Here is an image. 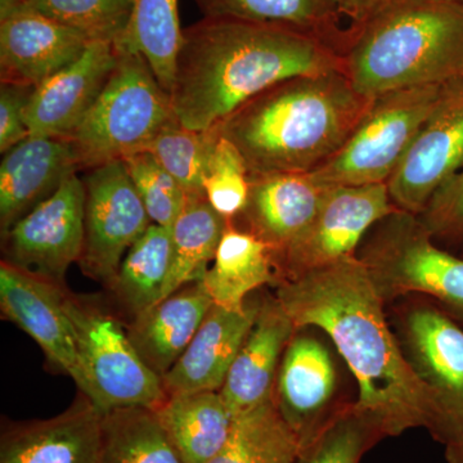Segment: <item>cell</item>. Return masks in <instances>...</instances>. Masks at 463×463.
Returning a JSON list of instances; mask_svg holds the SVG:
<instances>
[{
  "instance_id": "obj_1",
  "label": "cell",
  "mask_w": 463,
  "mask_h": 463,
  "mask_svg": "<svg viewBox=\"0 0 463 463\" xmlns=\"http://www.w3.org/2000/svg\"><path fill=\"white\" fill-rule=\"evenodd\" d=\"M276 298L298 330L330 336L358 383L354 407L397 437L425 428L438 439L441 412L386 321L385 301L361 259L353 257L277 283Z\"/></svg>"
},
{
  "instance_id": "obj_2",
  "label": "cell",
  "mask_w": 463,
  "mask_h": 463,
  "mask_svg": "<svg viewBox=\"0 0 463 463\" xmlns=\"http://www.w3.org/2000/svg\"><path fill=\"white\" fill-rule=\"evenodd\" d=\"M344 71L328 43L285 27L205 17L183 29L170 99L185 128L210 130L272 85Z\"/></svg>"
},
{
  "instance_id": "obj_3",
  "label": "cell",
  "mask_w": 463,
  "mask_h": 463,
  "mask_svg": "<svg viewBox=\"0 0 463 463\" xmlns=\"http://www.w3.org/2000/svg\"><path fill=\"white\" fill-rule=\"evenodd\" d=\"M344 71L298 75L252 97L215 127L250 178L310 173L334 156L373 105Z\"/></svg>"
},
{
  "instance_id": "obj_4",
  "label": "cell",
  "mask_w": 463,
  "mask_h": 463,
  "mask_svg": "<svg viewBox=\"0 0 463 463\" xmlns=\"http://www.w3.org/2000/svg\"><path fill=\"white\" fill-rule=\"evenodd\" d=\"M344 72L365 97L463 78V5L390 0L350 33Z\"/></svg>"
},
{
  "instance_id": "obj_5",
  "label": "cell",
  "mask_w": 463,
  "mask_h": 463,
  "mask_svg": "<svg viewBox=\"0 0 463 463\" xmlns=\"http://www.w3.org/2000/svg\"><path fill=\"white\" fill-rule=\"evenodd\" d=\"M118 57L99 99L72 132L80 170L145 151L175 116L170 94L139 52L118 42Z\"/></svg>"
},
{
  "instance_id": "obj_6",
  "label": "cell",
  "mask_w": 463,
  "mask_h": 463,
  "mask_svg": "<svg viewBox=\"0 0 463 463\" xmlns=\"http://www.w3.org/2000/svg\"><path fill=\"white\" fill-rule=\"evenodd\" d=\"M448 84L404 88L374 97L339 151L310 176L323 188L386 184Z\"/></svg>"
},
{
  "instance_id": "obj_7",
  "label": "cell",
  "mask_w": 463,
  "mask_h": 463,
  "mask_svg": "<svg viewBox=\"0 0 463 463\" xmlns=\"http://www.w3.org/2000/svg\"><path fill=\"white\" fill-rule=\"evenodd\" d=\"M356 257L383 301L420 294L463 319V259L441 250L421 219L403 210L374 225Z\"/></svg>"
},
{
  "instance_id": "obj_8",
  "label": "cell",
  "mask_w": 463,
  "mask_h": 463,
  "mask_svg": "<svg viewBox=\"0 0 463 463\" xmlns=\"http://www.w3.org/2000/svg\"><path fill=\"white\" fill-rule=\"evenodd\" d=\"M65 307L83 371V395L99 412L123 408L156 410L166 401L160 374L142 361L114 316L67 289Z\"/></svg>"
},
{
  "instance_id": "obj_9",
  "label": "cell",
  "mask_w": 463,
  "mask_h": 463,
  "mask_svg": "<svg viewBox=\"0 0 463 463\" xmlns=\"http://www.w3.org/2000/svg\"><path fill=\"white\" fill-rule=\"evenodd\" d=\"M397 210L386 184L326 188L312 224L273 258L276 283L356 257L368 232Z\"/></svg>"
},
{
  "instance_id": "obj_10",
  "label": "cell",
  "mask_w": 463,
  "mask_h": 463,
  "mask_svg": "<svg viewBox=\"0 0 463 463\" xmlns=\"http://www.w3.org/2000/svg\"><path fill=\"white\" fill-rule=\"evenodd\" d=\"M81 270L109 288L128 250L152 224L123 160L85 170Z\"/></svg>"
},
{
  "instance_id": "obj_11",
  "label": "cell",
  "mask_w": 463,
  "mask_h": 463,
  "mask_svg": "<svg viewBox=\"0 0 463 463\" xmlns=\"http://www.w3.org/2000/svg\"><path fill=\"white\" fill-rule=\"evenodd\" d=\"M83 179L70 176L60 190L2 234V260L66 288V274L84 246Z\"/></svg>"
},
{
  "instance_id": "obj_12",
  "label": "cell",
  "mask_w": 463,
  "mask_h": 463,
  "mask_svg": "<svg viewBox=\"0 0 463 463\" xmlns=\"http://www.w3.org/2000/svg\"><path fill=\"white\" fill-rule=\"evenodd\" d=\"M463 165V78L450 81L386 182L399 210L420 216Z\"/></svg>"
},
{
  "instance_id": "obj_13",
  "label": "cell",
  "mask_w": 463,
  "mask_h": 463,
  "mask_svg": "<svg viewBox=\"0 0 463 463\" xmlns=\"http://www.w3.org/2000/svg\"><path fill=\"white\" fill-rule=\"evenodd\" d=\"M404 350L413 370L437 398L441 412L438 440L463 438V330L431 306L410 307L402 319Z\"/></svg>"
},
{
  "instance_id": "obj_14",
  "label": "cell",
  "mask_w": 463,
  "mask_h": 463,
  "mask_svg": "<svg viewBox=\"0 0 463 463\" xmlns=\"http://www.w3.org/2000/svg\"><path fill=\"white\" fill-rule=\"evenodd\" d=\"M66 288L39 279L2 260L0 309L2 315L26 332L57 370L75 381L81 394L85 381L74 327L65 307Z\"/></svg>"
},
{
  "instance_id": "obj_15",
  "label": "cell",
  "mask_w": 463,
  "mask_h": 463,
  "mask_svg": "<svg viewBox=\"0 0 463 463\" xmlns=\"http://www.w3.org/2000/svg\"><path fill=\"white\" fill-rule=\"evenodd\" d=\"M337 374L327 347L298 330L283 353L273 401L306 447L341 405L335 404Z\"/></svg>"
},
{
  "instance_id": "obj_16",
  "label": "cell",
  "mask_w": 463,
  "mask_h": 463,
  "mask_svg": "<svg viewBox=\"0 0 463 463\" xmlns=\"http://www.w3.org/2000/svg\"><path fill=\"white\" fill-rule=\"evenodd\" d=\"M118 57V42H91L75 62L36 87L26 111L30 136L69 138L99 99Z\"/></svg>"
},
{
  "instance_id": "obj_17",
  "label": "cell",
  "mask_w": 463,
  "mask_h": 463,
  "mask_svg": "<svg viewBox=\"0 0 463 463\" xmlns=\"http://www.w3.org/2000/svg\"><path fill=\"white\" fill-rule=\"evenodd\" d=\"M0 20L2 83L39 87L75 62L94 42L33 8Z\"/></svg>"
},
{
  "instance_id": "obj_18",
  "label": "cell",
  "mask_w": 463,
  "mask_h": 463,
  "mask_svg": "<svg viewBox=\"0 0 463 463\" xmlns=\"http://www.w3.org/2000/svg\"><path fill=\"white\" fill-rule=\"evenodd\" d=\"M103 414L81 394L65 412L3 431L0 463H97Z\"/></svg>"
},
{
  "instance_id": "obj_19",
  "label": "cell",
  "mask_w": 463,
  "mask_h": 463,
  "mask_svg": "<svg viewBox=\"0 0 463 463\" xmlns=\"http://www.w3.org/2000/svg\"><path fill=\"white\" fill-rule=\"evenodd\" d=\"M78 172V157L67 139L30 136L8 151L0 165L2 234Z\"/></svg>"
},
{
  "instance_id": "obj_20",
  "label": "cell",
  "mask_w": 463,
  "mask_h": 463,
  "mask_svg": "<svg viewBox=\"0 0 463 463\" xmlns=\"http://www.w3.org/2000/svg\"><path fill=\"white\" fill-rule=\"evenodd\" d=\"M260 303L242 312L213 306L181 358L161 379L167 397L182 392H219L257 319Z\"/></svg>"
},
{
  "instance_id": "obj_21",
  "label": "cell",
  "mask_w": 463,
  "mask_h": 463,
  "mask_svg": "<svg viewBox=\"0 0 463 463\" xmlns=\"http://www.w3.org/2000/svg\"><path fill=\"white\" fill-rule=\"evenodd\" d=\"M325 191L309 173L250 178L248 203L239 215L245 221L243 231L263 241L277 257L312 224Z\"/></svg>"
},
{
  "instance_id": "obj_22",
  "label": "cell",
  "mask_w": 463,
  "mask_h": 463,
  "mask_svg": "<svg viewBox=\"0 0 463 463\" xmlns=\"http://www.w3.org/2000/svg\"><path fill=\"white\" fill-rule=\"evenodd\" d=\"M297 331L276 298L260 301L254 326L221 389L234 419L273 398L283 353Z\"/></svg>"
},
{
  "instance_id": "obj_23",
  "label": "cell",
  "mask_w": 463,
  "mask_h": 463,
  "mask_svg": "<svg viewBox=\"0 0 463 463\" xmlns=\"http://www.w3.org/2000/svg\"><path fill=\"white\" fill-rule=\"evenodd\" d=\"M213 306L203 282L191 283L134 317L128 336L142 361L163 377L190 345Z\"/></svg>"
},
{
  "instance_id": "obj_24",
  "label": "cell",
  "mask_w": 463,
  "mask_h": 463,
  "mask_svg": "<svg viewBox=\"0 0 463 463\" xmlns=\"http://www.w3.org/2000/svg\"><path fill=\"white\" fill-rule=\"evenodd\" d=\"M154 411L183 463L214 458L227 443L234 422L221 390L169 395Z\"/></svg>"
},
{
  "instance_id": "obj_25",
  "label": "cell",
  "mask_w": 463,
  "mask_h": 463,
  "mask_svg": "<svg viewBox=\"0 0 463 463\" xmlns=\"http://www.w3.org/2000/svg\"><path fill=\"white\" fill-rule=\"evenodd\" d=\"M201 282L214 306L242 312L252 291L277 282L272 250L231 222Z\"/></svg>"
},
{
  "instance_id": "obj_26",
  "label": "cell",
  "mask_w": 463,
  "mask_h": 463,
  "mask_svg": "<svg viewBox=\"0 0 463 463\" xmlns=\"http://www.w3.org/2000/svg\"><path fill=\"white\" fill-rule=\"evenodd\" d=\"M231 222L205 197L185 201L172 228V263L161 300L203 279Z\"/></svg>"
},
{
  "instance_id": "obj_27",
  "label": "cell",
  "mask_w": 463,
  "mask_h": 463,
  "mask_svg": "<svg viewBox=\"0 0 463 463\" xmlns=\"http://www.w3.org/2000/svg\"><path fill=\"white\" fill-rule=\"evenodd\" d=\"M172 263V230L152 223L128 250L109 289L128 315L137 317L157 304Z\"/></svg>"
},
{
  "instance_id": "obj_28",
  "label": "cell",
  "mask_w": 463,
  "mask_h": 463,
  "mask_svg": "<svg viewBox=\"0 0 463 463\" xmlns=\"http://www.w3.org/2000/svg\"><path fill=\"white\" fill-rule=\"evenodd\" d=\"M203 16L285 27L337 48L331 33L339 9L334 0H194ZM340 52V51H339ZM341 53V52H340Z\"/></svg>"
},
{
  "instance_id": "obj_29",
  "label": "cell",
  "mask_w": 463,
  "mask_h": 463,
  "mask_svg": "<svg viewBox=\"0 0 463 463\" xmlns=\"http://www.w3.org/2000/svg\"><path fill=\"white\" fill-rule=\"evenodd\" d=\"M301 450L272 398L237 416L227 443L207 463H295Z\"/></svg>"
},
{
  "instance_id": "obj_30",
  "label": "cell",
  "mask_w": 463,
  "mask_h": 463,
  "mask_svg": "<svg viewBox=\"0 0 463 463\" xmlns=\"http://www.w3.org/2000/svg\"><path fill=\"white\" fill-rule=\"evenodd\" d=\"M97 463H183L156 413L123 408L103 416L102 448Z\"/></svg>"
},
{
  "instance_id": "obj_31",
  "label": "cell",
  "mask_w": 463,
  "mask_h": 463,
  "mask_svg": "<svg viewBox=\"0 0 463 463\" xmlns=\"http://www.w3.org/2000/svg\"><path fill=\"white\" fill-rule=\"evenodd\" d=\"M182 36L178 0H134L132 17L120 42L147 60L158 83L170 94Z\"/></svg>"
},
{
  "instance_id": "obj_32",
  "label": "cell",
  "mask_w": 463,
  "mask_h": 463,
  "mask_svg": "<svg viewBox=\"0 0 463 463\" xmlns=\"http://www.w3.org/2000/svg\"><path fill=\"white\" fill-rule=\"evenodd\" d=\"M218 138L215 128L188 129L174 116L145 151L151 152L164 169L172 174L187 199H200L205 197L203 179Z\"/></svg>"
},
{
  "instance_id": "obj_33",
  "label": "cell",
  "mask_w": 463,
  "mask_h": 463,
  "mask_svg": "<svg viewBox=\"0 0 463 463\" xmlns=\"http://www.w3.org/2000/svg\"><path fill=\"white\" fill-rule=\"evenodd\" d=\"M383 438L373 420L353 404H341L295 463H359L365 450Z\"/></svg>"
},
{
  "instance_id": "obj_34",
  "label": "cell",
  "mask_w": 463,
  "mask_h": 463,
  "mask_svg": "<svg viewBox=\"0 0 463 463\" xmlns=\"http://www.w3.org/2000/svg\"><path fill=\"white\" fill-rule=\"evenodd\" d=\"M134 0H29L30 8L84 33L91 41L120 42Z\"/></svg>"
},
{
  "instance_id": "obj_35",
  "label": "cell",
  "mask_w": 463,
  "mask_h": 463,
  "mask_svg": "<svg viewBox=\"0 0 463 463\" xmlns=\"http://www.w3.org/2000/svg\"><path fill=\"white\" fill-rule=\"evenodd\" d=\"M123 163L152 223L172 230L187 201L181 184L151 152H136Z\"/></svg>"
},
{
  "instance_id": "obj_36",
  "label": "cell",
  "mask_w": 463,
  "mask_h": 463,
  "mask_svg": "<svg viewBox=\"0 0 463 463\" xmlns=\"http://www.w3.org/2000/svg\"><path fill=\"white\" fill-rule=\"evenodd\" d=\"M207 203L228 221L243 212L250 194V175L239 149L219 136L203 179Z\"/></svg>"
},
{
  "instance_id": "obj_37",
  "label": "cell",
  "mask_w": 463,
  "mask_h": 463,
  "mask_svg": "<svg viewBox=\"0 0 463 463\" xmlns=\"http://www.w3.org/2000/svg\"><path fill=\"white\" fill-rule=\"evenodd\" d=\"M419 218L434 237L463 233V165L434 194Z\"/></svg>"
},
{
  "instance_id": "obj_38",
  "label": "cell",
  "mask_w": 463,
  "mask_h": 463,
  "mask_svg": "<svg viewBox=\"0 0 463 463\" xmlns=\"http://www.w3.org/2000/svg\"><path fill=\"white\" fill-rule=\"evenodd\" d=\"M35 88L0 83V152L7 154L29 138L26 111Z\"/></svg>"
},
{
  "instance_id": "obj_39",
  "label": "cell",
  "mask_w": 463,
  "mask_h": 463,
  "mask_svg": "<svg viewBox=\"0 0 463 463\" xmlns=\"http://www.w3.org/2000/svg\"><path fill=\"white\" fill-rule=\"evenodd\" d=\"M385 2L386 0H337V8L340 14H346L353 18L355 21V26H358Z\"/></svg>"
},
{
  "instance_id": "obj_40",
  "label": "cell",
  "mask_w": 463,
  "mask_h": 463,
  "mask_svg": "<svg viewBox=\"0 0 463 463\" xmlns=\"http://www.w3.org/2000/svg\"><path fill=\"white\" fill-rule=\"evenodd\" d=\"M447 463H463V438L446 444Z\"/></svg>"
},
{
  "instance_id": "obj_41",
  "label": "cell",
  "mask_w": 463,
  "mask_h": 463,
  "mask_svg": "<svg viewBox=\"0 0 463 463\" xmlns=\"http://www.w3.org/2000/svg\"><path fill=\"white\" fill-rule=\"evenodd\" d=\"M386 2H390V0H386ZM426 2L450 3V5H463V0H426ZM385 3H383V5H385Z\"/></svg>"
}]
</instances>
